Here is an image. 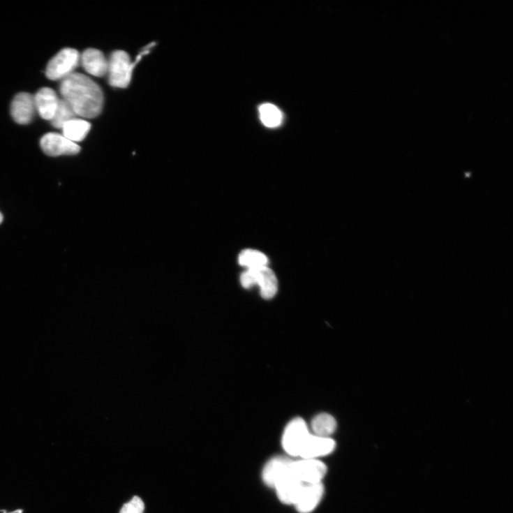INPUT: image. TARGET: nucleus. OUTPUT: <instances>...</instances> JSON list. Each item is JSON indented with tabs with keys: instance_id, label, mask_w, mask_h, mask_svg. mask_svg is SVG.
I'll use <instances>...</instances> for the list:
<instances>
[{
	"instance_id": "obj_1",
	"label": "nucleus",
	"mask_w": 513,
	"mask_h": 513,
	"mask_svg": "<svg viewBox=\"0 0 513 513\" xmlns=\"http://www.w3.org/2000/svg\"><path fill=\"white\" fill-rule=\"evenodd\" d=\"M60 94L77 116L94 119L104 107L105 97L101 87L89 77L74 73L61 81Z\"/></svg>"
},
{
	"instance_id": "obj_2",
	"label": "nucleus",
	"mask_w": 513,
	"mask_h": 513,
	"mask_svg": "<svg viewBox=\"0 0 513 513\" xmlns=\"http://www.w3.org/2000/svg\"><path fill=\"white\" fill-rule=\"evenodd\" d=\"M149 51L143 52L135 62L131 61L127 52L121 50L114 52L109 61L108 77L110 84L116 88L125 89L130 84L135 66Z\"/></svg>"
},
{
	"instance_id": "obj_3",
	"label": "nucleus",
	"mask_w": 513,
	"mask_h": 513,
	"mask_svg": "<svg viewBox=\"0 0 513 513\" xmlns=\"http://www.w3.org/2000/svg\"><path fill=\"white\" fill-rule=\"evenodd\" d=\"M242 286L250 289L258 285L261 296L266 299L275 297L278 289V283L276 274L267 266L248 269L241 277Z\"/></svg>"
},
{
	"instance_id": "obj_4",
	"label": "nucleus",
	"mask_w": 513,
	"mask_h": 513,
	"mask_svg": "<svg viewBox=\"0 0 513 513\" xmlns=\"http://www.w3.org/2000/svg\"><path fill=\"white\" fill-rule=\"evenodd\" d=\"M80 54L75 49L62 50L47 64V77L53 81L63 80L74 73L80 63Z\"/></svg>"
},
{
	"instance_id": "obj_5",
	"label": "nucleus",
	"mask_w": 513,
	"mask_h": 513,
	"mask_svg": "<svg viewBox=\"0 0 513 513\" xmlns=\"http://www.w3.org/2000/svg\"><path fill=\"white\" fill-rule=\"evenodd\" d=\"M291 473L304 484L321 483L327 473L326 466L318 459H301L292 461Z\"/></svg>"
},
{
	"instance_id": "obj_6",
	"label": "nucleus",
	"mask_w": 513,
	"mask_h": 513,
	"mask_svg": "<svg viewBox=\"0 0 513 513\" xmlns=\"http://www.w3.org/2000/svg\"><path fill=\"white\" fill-rule=\"evenodd\" d=\"M311 435L305 422L301 418L293 419L285 428L282 442L285 451L292 456H299L308 437Z\"/></svg>"
},
{
	"instance_id": "obj_7",
	"label": "nucleus",
	"mask_w": 513,
	"mask_h": 513,
	"mask_svg": "<svg viewBox=\"0 0 513 513\" xmlns=\"http://www.w3.org/2000/svg\"><path fill=\"white\" fill-rule=\"evenodd\" d=\"M40 146L45 154L52 157L76 155L81 151V147L77 144L57 133L45 135L40 141Z\"/></svg>"
},
{
	"instance_id": "obj_8",
	"label": "nucleus",
	"mask_w": 513,
	"mask_h": 513,
	"mask_svg": "<svg viewBox=\"0 0 513 513\" xmlns=\"http://www.w3.org/2000/svg\"><path fill=\"white\" fill-rule=\"evenodd\" d=\"M335 447L336 443L331 438L311 434L304 444L299 456L302 459H318L330 454Z\"/></svg>"
},
{
	"instance_id": "obj_9",
	"label": "nucleus",
	"mask_w": 513,
	"mask_h": 513,
	"mask_svg": "<svg viewBox=\"0 0 513 513\" xmlns=\"http://www.w3.org/2000/svg\"><path fill=\"white\" fill-rule=\"evenodd\" d=\"M36 111V104L32 95L22 92L15 96L11 105V114L15 122L22 125L29 124Z\"/></svg>"
},
{
	"instance_id": "obj_10",
	"label": "nucleus",
	"mask_w": 513,
	"mask_h": 513,
	"mask_svg": "<svg viewBox=\"0 0 513 513\" xmlns=\"http://www.w3.org/2000/svg\"><path fill=\"white\" fill-rule=\"evenodd\" d=\"M80 62L89 75L102 77L107 75L109 61L104 54L96 49H88L81 55Z\"/></svg>"
},
{
	"instance_id": "obj_11",
	"label": "nucleus",
	"mask_w": 513,
	"mask_h": 513,
	"mask_svg": "<svg viewBox=\"0 0 513 513\" xmlns=\"http://www.w3.org/2000/svg\"><path fill=\"white\" fill-rule=\"evenodd\" d=\"M304 484L300 482L291 473V471L283 477L275 488L281 501L287 505H295Z\"/></svg>"
},
{
	"instance_id": "obj_12",
	"label": "nucleus",
	"mask_w": 513,
	"mask_h": 513,
	"mask_svg": "<svg viewBox=\"0 0 513 513\" xmlns=\"http://www.w3.org/2000/svg\"><path fill=\"white\" fill-rule=\"evenodd\" d=\"M324 491V486L322 483L304 484L302 491L295 505L297 511L300 513L313 512L320 503Z\"/></svg>"
},
{
	"instance_id": "obj_13",
	"label": "nucleus",
	"mask_w": 513,
	"mask_h": 513,
	"mask_svg": "<svg viewBox=\"0 0 513 513\" xmlns=\"http://www.w3.org/2000/svg\"><path fill=\"white\" fill-rule=\"evenodd\" d=\"M292 461L283 457L274 458L265 466L262 471V479L265 484L272 488L290 470Z\"/></svg>"
},
{
	"instance_id": "obj_14",
	"label": "nucleus",
	"mask_w": 513,
	"mask_h": 513,
	"mask_svg": "<svg viewBox=\"0 0 513 513\" xmlns=\"http://www.w3.org/2000/svg\"><path fill=\"white\" fill-rule=\"evenodd\" d=\"M36 110L43 119L51 121L58 107L59 100L56 92L48 87L41 89L34 96Z\"/></svg>"
},
{
	"instance_id": "obj_15",
	"label": "nucleus",
	"mask_w": 513,
	"mask_h": 513,
	"mask_svg": "<svg viewBox=\"0 0 513 513\" xmlns=\"http://www.w3.org/2000/svg\"><path fill=\"white\" fill-rule=\"evenodd\" d=\"M91 127V124L87 121L76 118L63 126L62 135L67 140L77 144L86 138Z\"/></svg>"
},
{
	"instance_id": "obj_16",
	"label": "nucleus",
	"mask_w": 513,
	"mask_h": 513,
	"mask_svg": "<svg viewBox=\"0 0 513 513\" xmlns=\"http://www.w3.org/2000/svg\"><path fill=\"white\" fill-rule=\"evenodd\" d=\"M312 429L315 436L330 438L336 429V422L328 414H320L313 420Z\"/></svg>"
},
{
	"instance_id": "obj_17",
	"label": "nucleus",
	"mask_w": 513,
	"mask_h": 513,
	"mask_svg": "<svg viewBox=\"0 0 513 513\" xmlns=\"http://www.w3.org/2000/svg\"><path fill=\"white\" fill-rule=\"evenodd\" d=\"M260 119L262 124L268 128H275L280 126L283 121V114L281 110L275 105L264 104L259 108Z\"/></svg>"
},
{
	"instance_id": "obj_18",
	"label": "nucleus",
	"mask_w": 513,
	"mask_h": 513,
	"mask_svg": "<svg viewBox=\"0 0 513 513\" xmlns=\"http://www.w3.org/2000/svg\"><path fill=\"white\" fill-rule=\"evenodd\" d=\"M238 262L248 269L267 266L268 259L262 253L254 250H246L239 254Z\"/></svg>"
},
{
	"instance_id": "obj_19",
	"label": "nucleus",
	"mask_w": 513,
	"mask_h": 513,
	"mask_svg": "<svg viewBox=\"0 0 513 513\" xmlns=\"http://www.w3.org/2000/svg\"><path fill=\"white\" fill-rule=\"evenodd\" d=\"M76 117L77 115L72 107L61 98L59 100L58 107L51 123L54 128H61L66 123Z\"/></svg>"
},
{
	"instance_id": "obj_20",
	"label": "nucleus",
	"mask_w": 513,
	"mask_h": 513,
	"mask_svg": "<svg viewBox=\"0 0 513 513\" xmlns=\"http://www.w3.org/2000/svg\"><path fill=\"white\" fill-rule=\"evenodd\" d=\"M145 505L142 498L134 496L131 500L124 504L120 513H144Z\"/></svg>"
},
{
	"instance_id": "obj_21",
	"label": "nucleus",
	"mask_w": 513,
	"mask_h": 513,
	"mask_svg": "<svg viewBox=\"0 0 513 513\" xmlns=\"http://www.w3.org/2000/svg\"><path fill=\"white\" fill-rule=\"evenodd\" d=\"M3 221V216L1 213H0V224H1Z\"/></svg>"
}]
</instances>
